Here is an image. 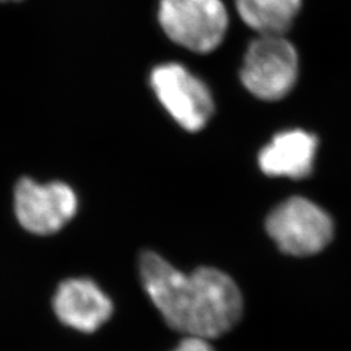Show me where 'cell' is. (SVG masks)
Wrapping results in <instances>:
<instances>
[{"label":"cell","mask_w":351,"mask_h":351,"mask_svg":"<svg viewBox=\"0 0 351 351\" xmlns=\"http://www.w3.org/2000/svg\"><path fill=\"white\" fill-rule=\"evenodd\" d=\"M241 20L259 36H282L301 11L302 0H236Z\"/></svg>","instance_id":"obj_9"},{"label":"cell","mask_w":351,"mask_h":351,"mask_svg":"<svg viewBox=\"0 0 351 351\" xmlns=\"http://www.w3.org/2000/svg\"><path fill=\"white\" fill-rule=\"evenodd\" d=\"M139 274L165 323L186 336L217 339L236 326L243 313L237 284L216 268L202 267L184 274L147 251L141 256Z\"/></svg>","instance_id":"obj_1"},{"label":"cell","mask_w":351,"mask_h":351,"mask_svg":"<svg viewBox=\"0 0 351 351\" xmlns=\"http://www.w3.org/2000/svg\"><path fill=\"white\" fill-rule=\"evenodd\" d=\"M317 138L301 129L285 130L265 145L258 156L264 175L301 180L314 168Z\"/></svg>","instance_id":"obj_8"},{"label":"cell","mask_w":351,"mask_h":351,"mask_svg":"<svg viewBox=\"0 0 351 351\" xmlns=\"http://www.w3.org/2000/svg\"><path fill=\"white\" fill-rule=\"evenodd\" d=\"M265 229L278 249L293 256L314 255L333 237L329 215L302 197H293L275 207L267 217Z\"/></svg>","instance_id":"obj_5"},{"label":"cell","mask_w":351,"mask_h":351,"mask_svg":"<svg viewBox=\"0 0 351 351\" xmlns=\"http://www.w3.org/2000/svg\"><path fill=\"white\" fill-rule=\"evenodd\" d=\"M298 52L282 36H259L246 51L241 81L262 101L285 98L298 78Z\"/></svg>","instance_id":"obj_4"},{"label":"cell","mask_w":351,"mask_h":351,"mask_svg":"<svg viewBox=\"0 0 351 351\" xmlns=\"http://www.w3.org/2000/svg\"><path fill=\"white\" fill-rule=\"evenodd\" d=\"M12 204L17 224L26 233L47 237L60 232L75 217L78 197L66 182H38L25 176L14 184Z\"/></svg>","instance_id":"obj_2"},{"label":"cell","mask_w":351,"mask_h":351,"mask_svg":"<svg viewBox=\"0 0 351 351\" xmlns=\"http://www.w3.org/2000/svg\"><path fill=\"white\" fill-rule=\"evenodd\" d=\"M158 19L167 37L197 53L216 50L229 24L221 0H160Z\"/></svg>","instance_id":"obj_3"},{"label":"cell","mask_w":351,"mask_h":351,"mask_svg":"<svg viewBox=\"0 0 351 351\" xmlns=\"http://www.w3.org/2000/svg\"><path fill=\"white\" fill-rule=\"evenodd\" d=\"M151 88L176 123L188 132H199L213 116L210 88L181 64L156 66L151 73Z\"/></svg>","instance_id":"obj_6"},{"label":"cell","mask_w":351,"mask_h":351,"mask_svg":"<svg viewBox=\"0 0 351 351\" xmlns=\"http://www.w3.org/2000/svg\"><path fill=\"white\" fill-rule=\"evenodd\" d=\"M171 351H216L213 345L210 343V339L197 337V336H186L181 339L175 349Z\"/></svg>","instance_id":"obj_10"},{"label":"cell","mask_w":351,"mask_h":351,"mask_svg":"<svg viewBox=\"0 0 351 351\" xmlns=\"http://www.w3.org/2000/svg\"><path fill=\"white\" fill-rule=\"evenodd\" d=\"M56 319L81 333H94L112 316L111 298L88 277L62 281L51 300Z\"/></svg>","instance_id":"obj_7"}]
</instances>
